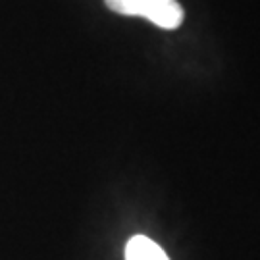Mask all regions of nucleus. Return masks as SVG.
Returning <instances> with one entry per match:
<instances>
[{"instance_id": "1", "label": "nucleus", "mask_w": 260, "mask_h": 260, "mask_svg": "<svg viewBox=\"0 0 260 260\" xmlns=\"http://www.w3.org/2000/svg\"><path fill=\"white\" fill-rule=\"evenodd\" d=\"M147 19L160 29H177L183 21V8L177 0H156Z\"/></svg>"}, {"instance_id": "2", "label": "nucleus", "mask_w": 260, "mask_h": 260, "mask_svg": "<svg viewBox=\"0 0 260 260\" xmlns=\"http://www.w3.org/2000/svg\"><path fill=\"white\" fill-rule=\"evenodd\" d=\"M125 260H170L162 247L147 235H133L125 247Z\"/></svg>"}, {"instance_id": "3", "label": "nucleus", "mask_w": 260, "mask_h": 260, "mask_svg": "<svg viewBox=\"0 0 260 260\" xmlns=\"http://www.w3.org/2000/svg\"><path fill=\"white\" fill-rule=\"evenodd\" d=\"M106 6L121 16L131 18H149L150 10L156 0H104Z\"/></svg>"}]
</instances>
